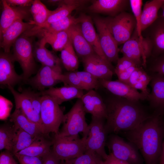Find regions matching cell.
Segmentation results:
<instances>
[{
	"instance_id": "cell-54",
	"label": "cell",
	"mask_w": 164,
	"mask_h": 164,
	"mask_svg": "<svg viewBox=\"0 0 164 164\" xmlns=\"http://www.w3.org/2000/svg\"></svg>"
},
{
	"instance_id": "cell-23",
	"label": "cell",
	"mask_w": 164,
	"mask_h": 164,
	"mask_svg": "<svg viewBox=\"0 0 164 164\" xmlns=\"http://www.w3.org/2000/svg\"><path fill=\"white\" fill-rule=\"evenodd\" d=\"M67 31L78 56L82 59L95 53L84 36L80 23L73 25Z\"/></svg>"
},
{
	"instance_id": "cell-44",
	"label": "cell",
	"mask_w": 164,
	"mask_h": 164,
	"mask_svg": "<svg viewBox=\"0 0 164 164\" xmlns=\"http://www.w3.org/2000/svg\"><path fill=\"white\" fill-rule=\"evenodd\" d=\"M20 164H43V157H34L19 154H13Z\"/></svg>"
},
{
	"instance_id": "cell-25",
	"label": "cell",
	"mask_w": 164,
	"mask_h": 164,
	"mask_svg": "<svg viewBox=\"0 0 164 164\" xmlns=\"http://www.w3.org/2000/svg\"><path fill=\"white\" fill-rule=\"evenodd\" d=\"M8 88L13 96L15 108L20 110L29 120L41 125L40 116L34 110L27 91L19 93L13 87Z\"/></svg>"
},
{
	"instance_id": "cell-50",
	"label": "cell",
	"mask_w": 164,
	"mask_h": 164,
	"mask_svg": "<svg viewBox=\"0 0 164 164\" xmlns=\"http://www.w3.org/2000/svg\"><path fill=\"white\" fill-rule=\"evenodd\" d=\"M43 164H61V161L58 159L52 152L43 157Z\"/></svg>"
},
{
	"instance_id": "cell-10",
	"label": "cell",
	"mask_w": 164,
	"mask_h": 164,
	"mask_svg": "<svg viewBox=\"0 0 164 164\" xmlns=\"http://www.w3.org/2000/svg\"><path fill=\"white\" fill-rule=\"evenodd\" d=\"M106 145L115 158L129 164H144L143 158L135 145L118 135H110Z\"/></svg>"
},
{
	"instance_id": "cell-11",
	"label": "cell",
	"mask_w": 164,
	"mask_h": 164,
	"mask_svg": "<svg viewBox=\"0 0 164 164\" xmlns=\"http://www.w3.org/2000/svg\"><path fill=\"white\" fill-rule=\"evenodd\" d=\"M93 21L96 27L102 50L108 61L117 62L119 59L118 45L108 29L104 18L96 16Z\"/></svg>"
},
{
	"instance_id": "cell-1",
	"label": "cell",
	"mask_w": 164,
	"mask_h": 164,
	"mask_svg": "<svg viewBox=\"0 0 164 164\" xmlns=\"http://www.w3.org/2000/svg\"><path fill=\"white\" fill-rule=\"evenodd\" d=\"M162 115L155 113L135 128L125 132L126 138L140 152L145 164H159L164 136Z\"/></svg>"
},
{
	"instance_id": "cell-15",
	"label": "cell",
	"mask_w": 164,
	"mask_h": 164,
	"mask_svg": "<svg viewBox=\"0 0 164 164\" xmlns=\"http://www.w3.org/2000/svg\"><path fill=\"white\" fill-rule=\"evenodd\" d=\"M2 12L0 19V39L5 30L16 21L29 18L30 7H13L9 5L5 0L1 1Z\"/></svg>"
},
{
	"instance_id": "cell-32",
	"label": "cell",
	"mask_w": 164,
	"mask_h": 164,
	"mask_svg": "<svg viewBox=\"0 0 164 164\" xmlns=\"http://www.w3.org/2000/svg\"><path fill=\"white\" fill-rule=\"evenodd\" d=\"M53 11L49 10L39 0H33L30 7V12L35 26L43 28Z\"/></svg>"
},
{
	"instance_id": "cell-36",
	"label": "cell",
	"mask_w": 164,
	"mask_h": 164,
	"mask_svg": "<svg viewBox=\"0 0 164 164\" xmlns=\"http://www.w3.org/2000/svg\"><path fill=\"white\" fill-rule=\"evenodd\" d=\"M15 132L14 125H2L0 128V150L5 149L12 152Z\"/></svg>"
},
{
	"instance_id": "cell-47",
	"label": "cell",
	"mask_w": 164,
	"mask_h": 164,
	"mask_svg": "<svg viewBox=\"0 0 164 164\" xmlns=\"http://www.w3.org/2000/svg\"><path fill=\"white\" fill-rule=\"evenodd\" d=\"M8 4L11 6L30 7L33 0H5Z\"/></svg>"
},
{
	"instance_id": "cell-19",
	"label": "cell",
	"mask_w": 164,
	"mask_h": 164,
	"mask_svg": "<svg viewBox=\"0 0 164 164\" xmlns=\"http://www.w3.org/2000/svg\"><path fill=\"white\" fill-rule=\"evenodd\" d=\"M82 33L95 53L110 65L113 66L105 56L101 46L98 34L96 32L91 17L85 14L79 16Z\"/></svg>"
},
{
	"instance_id": "cell-24",
	"label": "cell",
	"mask_w": 164,
	"mask_h": 164,
	"mask_svg": "<svg viewBox=\"0 0 164 164\" xmlns=\"http://www.w3.org/2000/svg\"><path fill=\"white\" fill-rule=\"evenodd\" d=\"M152 76L151 93L148 98L157 113H164V77L156 74Z\"/></svg>"
},
{
	"instance_id": "cell-34",
	"label": "cell",
	"mask_w": 164,
	"mask_h": 164,
	"mask_svg": "<svg viewBox=\"0 0 164 164\" xmlns=\"http://www.w3.org/2000/svg\"><path fill=\"white\" fill-rule=\"evenodd\" d=\"M14 127L15 132L12 151L13 154L28 147L37 138L32 136L21 128L15 127V126Z\"/></svg>"
},
{
	"instance_id": "cell-35",
	"label": "cell",
	"mask_w": 164,
	"mask_h": 164,
	"mask_svg": "<svg viewBox=\"0 0 164 164\" xmlns=\"http://www.w3.org/2000/svg\"><path fill=\"white\" fill-rule=\"evenodd\" d=\"M80 19L79 16L76 18L71 14L43 28L51 32H59L67 30L73 25L80 23Z\"/></svg>"
},
{
	"instance_id": "cell-45",
	"label": "cell",
	"mask_w": 164,
	"mask_h": 164,
	"mask_svg": "<svg viewBox=\"0 0 164 164\" xmlns=\"http://www.w3.org/2000/svg\"><path fill=\"white\" fill-rule=\"evenodd\" d=\"M35 111L40 115L42 103V95L40 93L26 91Z\"/></svg>"
},
{
	"instance_id": "cell-8",
	"label": "cell",
	"mask_w": 164,
	"mask_h": 164,
	"mask_svg": "<svg viewBox=\"0 0 164 164\" xmlns=\"http://www.w3.org/2000/svg\"><path fill=\"white\" fill-rule=\"evenodd\" d=\"M105 119L92 116L86 141V151L96 153L103 160L108 155L105 147L108 133Z\"/></svg>"
},
{
	"instance_id": "cell-42",
	"label": "cell",
	"mask_w": 164,
	"mask_h": 164,
	"mask_svg": "<svg viewBox=\"0 0 164 164\" xmlns=\"http://www.w3.org/2000/svg\"><path fill=\"white\" fill-rule=\"evenodd\" d=\"M152 58L153 60L149 67V70L155 74L164 77V53Z\"/></svg>"
},
{
	"instance_id": "cell-49",
	"label": "cell",
	"mask_w": 164,
	"mask_h": 164,
	"mask_svg": "<svg viewBox=\"0 0 164 164\" xmlns=\"http://www.w3.org/2000/svg\"><path fill=\"white\" fill-rule=\"evenodd\" d=\"M97 164H129L125 162L120 160L113 156L109 153L104 159H100Z\"/></svg>"
},
{
	"instance_id": "cell-21",
	"label": "cell",
	"mask_w": 164,
	"mask_h": 164,
	"mask_svg": "<svg viewBox=\"0 0 164 164\" xmlns=\"http://www.w3.org/2000/svg\"><path fill=\"white\" fill-rule=\"evenodd\" d=\"M86 113L92 116L106 119L107 110L105 104L101 96L94 90L88 91L80 98Z\"/></svg>"
},
{
	"instance_id": "cell-5",
	"label": "cell",
	"mask_w": 164,
	"mask_h": 164,
	"mask_svg": "<svg viewBox=\"0 0 164 164\" xmlns=\"http://www.w3.org/2000/svg\"><path fill=\"white\" fill-rule=\"evenodd\" d=\"M86 112L80 99H78L66 114L63 125L59 133L55 135L59 137L74 136L82 133L87 135L89 125L86 121Z\"/></svg>"
},
{
	"instance_id": "cell-38",
	"label": "cell",
	"mask_w": 164,
	"mask_h": 164,
	"mask_svg": "<svg viewBox=\"0 0 164 164\" xmlns=\"http://www.w3.org/2000/svg\"><path fill=\"white\" fill-rule=\"evenodd\" d=\"M102 159L96 153L87 151L74 158L61 161L62 164H97Z\"/></svg>"
},
{
	"instance_id": "cell-17",
	"label": "cell",
	"mask_w": 164,
	"mask_h": 164,
	"mask_svg": "<svg viewBox=\"0 0 164 164\" xmlns=\"http://www.w3.org/2000/svg\"><path fill=\"white\" fill-rule=\"evenodd\" d=\"M35 26L33 20L25 22L19 19L14 22L5 30L0 39V46L4 52L9 53L11 47L17 39Z\"/></svg>"
},
{
	"instance_id": "cell-9",
	"label": "cell",
	"mask_w": 164,
	"mask_h": 164,
	"mask_svg": "<svg viewBox=\"0 0 164 164\" xmlns=\"http://www.w3.org/2000/svg\"><path fill=\"white\" fill-rule=\"evenodd\" d=\"M104 19L118 45L129 39L136 28V22L133 14L126 11Z\"/></svg>"
},
{
	"instance_id": "cell-52",
	"label": "cell",
	"mask_w": 164,
	"mask_h": 164,
	"mask_svg": "<svg viewBox=\"0 0 164 164\" xmlns=\"http://www.w3.org/2000/svg\"><path fill=\"white\" fill-rule=\"evenodd\" d=\"M159 164H164V136L162 145V150Z\"/></svg>"
},
{
	"instance_id": "cell-13",
	"label": "cell",
	"mask_w": 164,
	"mask_h": 164,
	"mask_svg": "<svg viewBox=\"0 0 164 164\" xmlns=\"http://www.w3.org/2000/svg\"><path fill=\"white\" fill-rule=\"evenodd\" d=\"M81 59L84 71L99 79L111 80L115 68L95 53Z\"/></svg>"
},
{
	"instance_id": "cell-6",
	"label": "cell",
	"mask_w": 164,
	"mask_h": 164,
	"mask_svg": "<svg viewBox=\"0 0 164 164\" xmlns=\"http://www.w3.org/2000/svg\"><path fill=\"white\" fill-rule=\"evenodd\" d=\"M143 38L145 57H154L164 53V19L159 14L157 19L143 30Z\"/></svg>"
},
{
	"instance_id": "cell-51",
	"label": "cell",
	"mask_w": 164,
	"mask_h": 164,
	"mask_svg": "<svg viewBox=\"0 0 164 164\" xmlns=\"http://www.w3.org/2000/svg\"><path fill=\"white\" fill-rule=\"evenodd\" d=\"M118 61L122 64L126 70L132 66H137L132 61L123 56L121 58H119Z\"/></svg>"
},
{
	"instance_id": "cell-7",
	"label": "cell",
	"mask_w": 164,
	"mask_h": 164,
	"mask_svg": "<svg viewBox=\"0 0 164 164\" xmlns=\"http://www.w3.org/2000/svg\"><path fill=\"white\" fill-rule=\"evenodd\" d=\"M87 136H83L80 138L79 135L59 137L54 135L52 152L61 161L74 158L85 152Z\"/></svg>"
},
{
	"instance_id": "cell-31",
	"label": "cell",
	"mask_w": 164,
	"mask_h": 164,
	"mask_svg": "<svg viewBox=\"0 0 164 164\" xmlns=\"http://www.w3.org/2000/svg\"><path fill=\"white\" fill-rule=\"evenodd\" d=\"M46 44L44 39L41 38L35 49L34 56L42 66L53 67L60 65V59L46 48Z\"/></svg>"
},
{
	"instance_id": "cell-29",
	"label": "cell",
	"mask_w": 164,
	"mask_h": 164,
	"mask_svg": "<svg viewBox=\"0 0 164 164\" xmlns=\"http://www.w3.org/2000/svg\"><path fill=\"white\" fill-rule=\"evenodd\" d=\"M164 3V0H152L146 2L141 18L142 32L152 24L158 18L159 12Z\"/></svg>"
},
{
	"instance_id": "cell-40",
	"label": "cell",
	"mask_w": 164,
	"mask_h": 164,
	"mask_svg": "<svg viewBox=\"0 0 164 164\" xmlns=\"http://www.w3.org/2000/svg\"><path fill=\"white\" fill-rule=\"evenodd\" d=\"M130 5L136 22V29L140 39L142 40L141 26V18L142 13V0H130Z\"/></svg>"
},
{
	"instance_id": "cell-16",
	"label": "cell",
	"mask_w": 164,
	"mask_h": 164,
	"mask_svg": "<svg viewBox=\"0 0 164 164\" xmlns=\"http://www.w3.org/2000/svg\"><path fill=\"white\" fill-rule=\"evenodd\" d=\"M99 80L101 86L116 96L135 101L147 99L142 92L140 93L137 90L118 80L112 81Z\"/></svg>"
},
{
	"instance_id": "cell-20",
	"label": "cell",
	"mask_w": 164,
	"mask_h": 164,
	"mask_svg": "<svg viewBox=\"0 0 164 164\" xmlns=\"http://www.w3.org/2000/svg\"><path fill=\"white\" fill-rule=\"evenodd\" d=\"M130 5L128 0H95L88 8L91 12L103 13L115 16L125 11Z\"/></svg>"
},
{
	"instance_id": "cell-43",
	"label": "cell",
	"mask_w": 164,
	"mask_h": 164,
	"mask_svg": "<svg viewBox=\"0 0 164 164\" xmlns=\"http://www.w3.org/2000/svg\"><path fill=\"white\" fill-rule=\"evenodd\" d=\"M0 120H5L10 115L13 107L12 103L10 100L0 95Z\"/></svg>"
},
{
	"instance_id": "cell-12",
	"label": "cell",
	"mask_w": 164,
	"mask_h": 164,
	"mask_svg": "<svg viewBox=\"0 0 164 164\" xmlns=\"http://www.w3.org/2000/svg\"><path fill=\"white\" fill-rule=\"evenodd\" d=\"M63 73L60 65L53 67L42 66L29 80L30 84L41 91L62 82Z\"/></svg>"
},
{
	"instance_id": "cell-41",
	"label": "cell",
	"mask_w": 164,
	"mask_h": 164,
	"mask_svg": "<svg viewBox=\"0 0 164 164\" xmlns=\"http://www.w3.org/2000/svg\"><path fill=\"white\" fill-rule=\"evenodd\" d=\"M62 82L64 86H70L81 90H87L75 71H68L63 74Z\"/></svg>"
},
{
	"instance_id": "cell-18",
	"label": "cell",
	"mask_w": 164,
	"mask_h": 164,
	"mask_svg": "<svg viewBox=\"0 0 164 164\" xmlns=\"http://www.w3.org/2000/svg\"><path fill=\"white\" fill-rule=\"evenodd\" d=\"M15 62L9 53L1 52L0 54V84L8 87H13L23 80L15 72Z\"/></svg>"
},
{
	"instance_id": "cell-33",
	"label": "cell",
	"mask_w": 164,
	"mask_h": 164,
	"mask_svg": "<svg viewBox=\"0 0 164 164\" xmlns=\"http://www.w3.org/2000/svg\"><path fill=\"white\" fill-rule=\"evenodd\" d=\"M61 60L64 67L68 71H75L79 67L78 56L70 38L67 44L61 51Z\"/></svg>"
},
{
	"instance_id": "cell-14",
	"label": "cell",
	"mask_w": 164,
	"mask_h": 164,
	"mask_svg": "<svg viewBox=\"0 0 164 164\" xmlns=\"http://www.w3.org/2000/svg\"><path fill=\"white\" fill-rule=\"evenodd\" d=\"M120 51L123 56L132 61L137 67L142 65L146 67L143 39H140L136 28L130 39L123 44Z\"/></svg>"
},
{
	"instance_id": "cell-37",
	"label": "cell",
	"mask_w": 164,
	"mask_h": 164,
	"mask_svg": "<svg viewBox=\"0 0 164 164\" xmlns=\"http://www.w3.org/2000/svg\"><path fill=\"white\" fill-rule=\"evenodd\" d=\"M81 6L77 5H65L58 6L56 9L53 11L43 28L67 17L71 15L73 10Z\"/></svg>"
},
{
	"instance_id": "cell-22",
	"label": "cell",
	"mask_w": 164,
	"mask_h": 164,
	"mask_svg": "<svg viewBox=\"0 0 164 164\" xmlns=\"http://www.w3.org/2000/svg\"><path fill=\"white\" fill-rule=\"evenodd\" d=\"M29 32L31 35L43 38L55 51H61L67 43L69 37L67 30L57 32H49L35 26Z\"/></svg>"
},
{
	"instance_id": "cell-53",
	"label": "cell",
	"mask_w": 164,
	"mask_h": 164,
	"mask_svg": "<svg viewBox=\"0 0 164 164\" xmlns=\"http://www.w3.org/2000/svg\"><path fill=\"white\" fill-rule=\"evenodd\" d=\"M160 9H161L162 13L160 15L164 19V3L163 4L161 7Z\"/></svg>"
},
{
	"instance_id": "cell-30",
	"label": "cell",
	"mask_w": 164,
	"mask_h": 164,
	"mask_svg": "<svg viewBox=\"0 0 164 164\" xmlns=\"http://www.w3.org/2000/svg\"><path fill=\"white\" fill-rule=\"evenodd\" d=\"M152 78V76L149 75L142 67H137L132 73L127 84L136 90L141 91L148 99L150 93L147 87Z\"/></svg>"
},
{
	"instance_id": "cell-3",
	"label": "cell",
	"mask_w": 164,
	"mask_h": 164,
	"mask_svg": "<svg viewBox=\"0 0 164 164\" xmlns=\"http://www.w3.org/2000/svg\"><path fill=\"white\" fill-rule=\"evenodd\" d=\"M26 32L22 34L15 41L13 46L14 61L18 62L23 71V80H26L34 73L36 64L33 52L32 40Z\"/></svg>"
},
{
	"instance_id": "cell-27",
	"label": "cell",
	"mask_w": 164,
	"mask_h": 164,
	"mask_svg": "<svg viewBox=\"0 0 164 164\" xmlns=\"http://www.w3.org/2000/svg\"><path fill=\"white\" fill-rule=\"evenodd\" d=\"M10 120L15 127L22 129L34 137L45 135L41 125L29 120L19 109L15 108L10 116Z\"/></svg>"
},
{
	"instance_id": "cell-48",
	"label": "cell",
	"mask_w": 164,
	"mask_h": 164,
	"mask_svg": "<svg viewBox=\"0 0 164 164\" xmlns=\"http://www.w3.org/2000/svg\"><path fill=\"white\" fill-rule=\"evenodd\" d=\"M133 66L129 67L125 71L117 75L118 80L120 81L127 84L129 78L133 72L137 67Z\"/></svg>"
},
{
	"instance_id": "cell-26",
	"label": "cell",
	"mask_w": 164,
	"mask_h": 164,
	"mask_svg": "<svg viewBox=\"0 0 164 164\" xmlns=\"http://www.w3.org/2000/svg\"><path fill=\"white\" fill-rule=\"evenodd\" d=\"M40 93L41 95L50 96L59 105L74 99H80L84 94L83 90L66 86L60 87H53Z\"/></svg>"
},
{
	"instance_id": "cell-4",
	"label": "cell",
	"mask_w": 164,
	"mask_h": 164,
	"mask_svg": "<svg viewBox=\"0 0 164 164\" xmlns=\"http://www.w3.org/2000/svg\"><path fill=\"white\" fill-rule=\"evenodd\" d=\"M42 95L40 116L43 133L47 136L50 133L57 134L60 126L63 122L65 114L59 105L52 98L46 95Z\"/></svg>"
},
{
	"instance_id": "cell-39",
	"label": "cell",
	"mask_w": 164,
	"mask_h": 164,
	"mask_svg": "<svg viewBox=\"0 0 164 164\" xmlns=\"http://www.w3.org/2000/svg\"><path fill=\"white\" fill-rule=\"evenodd\" d=\"M75 72L87 90L98 89L101 86L99 79L91 73L84 70Z\"/></svg>"
},
{
	"instance_id": "cell-2",
	"label": "cell",
	"mask_w": 164,
	"mask_h": 164,
	"mask_svg": "<svg viewBox=\"0 0 164 164\" xmlns=\"http://www.w3.org/2000/svg\"><path fill=\"white\" fill-rule=\"evenodd\" d=\"M104 102L107 110L105 125L108 133L133 129L150 116L138 101L114 95Z\"/></svg>"
},
{
	"instance_id": "cell-28",
	"label": "cell",
	"mask_w": 164,
	"mask_h": 164,
	"mask_svg": "<svg viewBox=\"0 0 164 164\" xmlns=\"http://www.w3.org/2000/svg\"><path fill=\"white\" fill-rule=\"evenodd\" d=\"M47 136L42 135L37 138L28 147L17 153L30 156L43 157L51 151L52 141L45 138Z\"/></svg>"
},
{
	"instance_id": "cell-46",
	"label": "cell",
	"mask_w": 164,
	"mask_h": 164,
	"mask_svg": "<svg viewBox=\"0 0 164 164\" xmlns=\"http://www.w3.org/2000/svg\"><path fill=\"white\" fill-rule=\"evenodd\" d=\"M10 151L5 150L0 154V164H18Z\"/></svg>"
}]
</instances>
